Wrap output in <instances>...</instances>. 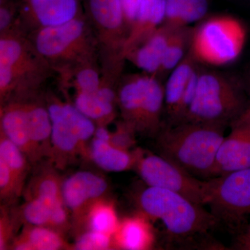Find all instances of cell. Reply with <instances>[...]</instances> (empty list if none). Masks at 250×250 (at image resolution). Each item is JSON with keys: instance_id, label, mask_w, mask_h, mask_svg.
Returning <instances> with one entry per match:
<instances>
[{"instance_id": "5bb4252c", "label": "cell", "mask_w": 250, "mask_h": 250, "mask_svg": "<svg viewBox=\"0 0 250 250\" xmlns=\"http://www.w3.org/2000/svg\"><path fill=\"white\" fill-rule=\"evenodd\" d=\"M149 75L131 77L121 87L119 93L125 123L137 132L146 102Z\"/></svg>"}, {"instance_id": "f1b7e54d", "label": "cell", "mask_w": 250, "mask_h": 250, "mask_svg": "<svg viewBox=\"0 0 250 250\" xmlns=\"http://www.w3.org/2000/svg\"><path fill=\"white\" fill-rule=\"evenodd\" d=\"M36 197H39L46 203L54 207L62 200V187L58 181L52 177H46L41 181L36 189Z\"/></svg>"}, {"instance_id": "ba28073f", "label": "cell", "mask_w": 250, "mask_h": 250, "mask_svg": "<svg viewBox=\"0 0 250 250\" xmlns=\"http://www.w3.org/2000/svg\"><path fill=\"white\" fill-rule=\"evenodd\" d=\"M52 121L51 141L59 152H74L95 134L93 122L76 106L53 104L48 108Z\"/></svg>"}, {"instance_id": "4316f807", "label": "cell", "mask_w": 250, "mask_h": 250, "mask_svg": "<svg viewBox=\"0 0 250 250\" xmlns=\"http://www.w3.org/2000/svg\"><path fill=\"white\" fill-rule=\"evenodd\" d=\"M52 207L43 200L35 197L24 206L23 215L26 221L30 225L45 227L49 225Z\"/></svg>"}, {"instance_id": "277c9868", "label": "cell", "mask_w": 250, "mask_h": 250, "mask_svg": "<svg viewBox=\"0 0 250 250\" xmlns=\"http://www.w3.org/2000/svg\"><path fill=\"white\" fill-rule=\"evenodd\" d=\"M246 39V28L238 18L225 14L207 16L192 28L189 52L204 66H225L241 56Z\"/></svg>"}, {"instance_id": "5b68a950", "label": "cell", "mask_w": 250, "mask_h": 250, "mask_svg": "<svg viewBox=\"0 0 250 250\" xmlns=\"http://www.w3.org/2000/svg\"><path fill=\"white\" fill-rule=\"evenodd\" d=\"M206 206L219 223L238 231L250 217V167L205 180Z\"/></svg>"}, {"instance_id": "1f68e13d", "label": "cell", "mask_w": 250, "mask_h": 250, "mask_svg": "<svg viewBox=\"0 0 250 250\" xmlns=\"http://www.w3.org/2000/svg\"><path fill=\"white\" fill-rule=\"evenodd\" d=\"M19 186L17 179L10 170L9 166L0 159V190L1 197L9 195Z\"/></svg>"}, {"instance_id": "9c48e42d", "label": "cell", "mask_w": 250, "mask_h": 250, "mask_svg": "<svg viewBox=\"0 0 250 250\" xmlns=\"http://www.w3.org/2000/svg\"><path fill=\"white\" fill-rule=\"evenodd\" d=\"M229 127L218 149L213 177L250 167V104Z\"/></svg>"}, {"instance_id": "6da1fadb", "label": "cell", "mask_w": 250, "mask_h": 250, "mask_svg": "<svg viewBox=\"0 0 250 250\" xmlns=\"http://www.w3.org/2000/svg\"><path fill=\"white\" fill-rule=\"evenodd\" d=\"M228 127L192 122L164 124L156 136L159 154L197 178H212L218 149Z\"/></svg>"}, {"instance_id": "e0dca14e", "label": "cell", "mask_w": 250, "mask_h": 250, "mask_svg": "<svg viewBox=\"0 0 250 250\" xmlns=\"http://www.w3.org/2000/svg\"><path fill=\"white\" fill-rule=\"evenodd\" d=\"M29 6L39 22L45 26L59 25L75 19L77 0H29Z\"/></svg>"}, {"instance_id": "f35d334b", "label": "cell", "mask_w": 250, "mask_h": 250, "mask_svg": "<svg viewBox=\"0 0 250 250\" xmlns=\"http://www.w3.org/2000/svg\"><path fill=\"white\" fill-rule=\"evenodd\" d=\"M248 1H250V0H248Z\"/></svg>"}, {"instance_id": "52a82bcc", "label": "cell", "mask_w": 250, "mask_h": 250, "mask_svg": "<svg viewBox=\"0 0 250 250\" xmlns=\"http://www.w3.org/2000/svg\"><path fill=\"white\" fill-rule=\"evenodd\" d=\"M200 67L188 51L168 75L164 85L166 125H177L184 121L195 93Z\"/></svg>"}, {"instance_id": "74e56055", "label": "cell", "mask_w": 250, "mask_h": 250, "mask_svg": "<svg viewBox=\"0 0 250 250\" xmlns=\"http://www.w3.org/2000/svg\"><path fill=\"white\" fill-rule=\"evenodd\" d=\"M243 81L245 88H246L247 94H248V97H249L250 101V65L249 68L248 69V71H247L245 80Z\"/></svg>"}, {"instance_id": "8fae6325", "label": "cell", "mask_w": 250, "mask_h": 250, "mask_svg": "<svg viewBox=\"0 0 250 250\" xmlns=\"http://www.w3.org/2000/svg\"><path fill=\"white\" fill-rule=\"evenodd\" d=\"M83 31L84 24L75 18L59 25L45 27L36 37V48L45 57H58L80 40Z\"/></svg>"}, {"instance_id": "ac0fdd59", "label": "cell", "mask_w": 250, "mask_h": 250, "mask_svg": "<svg viewBox=\"0 0 250 250\" xmlns=\"http://www.w3.org/2000/svg\"><path fill=\"white\" fill-rule=\"evenodd\" d=\"M92 159L103 170L109 172H122L134 167L135 153L115 147L107 141L95 138L91 146Z\"/></svg>"}, {"instance_id": "44dd1931", "label": "cell", "mask_w": 250, "mask_h": 250, "mask_svg": "<svg viewBox=\"0 0 250 250\" xmlns=\"http://www.w3.org/2000/svg\"><path fill=\"white\" fill-rule=\"evenodd\" d=\"M115 97L111 88L103 87L94 93L80 92L75 99V106L90 119L103 120L113 113Z\"/></svg>"}, {"instance_id": "d6a6232c", "label": "cell", "mask_w": 250, "mask_h": 250, "mask_svg": "<svg viewBox=\"0 0 250 250\" xmlns=\"http://www.w3.org/2000/svg\"><path fill=\"white\" fill-rule=\"evenodd\" d=\"M66 208L62 199L57 202L52 207L49 225L57 228L63 227L67 220Z\"/></svg>"}, {"instance_id": "484cf974", "label": "cell", "mask_w": 250, "mask_h": 250, "mask_svg": "<svg viewBox=\"0 0 250 250\" xmlns=\"http://www.w3.org/2000/svg\"><path fill=\"white\" fill-rule=\"evenodd\" d=\"M24 153L4 134L0 141V159L5 162L14 174L18 184H21L22 176L25 173L26 164Z\"/></svg>"}, {"instance_id": "7c38bea8", "label": "cell", "mask_w": 250, "mask_h": 250, "mask_svg": "<svg viewBox=\"0 0 250 250\" xmlns=\"http://www.w3.org/2000/svg\"><path fill=\"white\" fill-rule=\"evenodd\" d=\"M174 29L161 24L142 42L129 49L126 54L138 67L156 76L160 70L166 46Z\"/></svg>"}, {"instance_id": "e575fe53", "label": "cell", "mask_w": 250, "mask_h": 250, "mask_svg": "<svg viewBox=\"0 0 250 250\" xmlns=\"http://www.w3.org/2000/svg\"><path fill=\"white\" fill-rule=\"evenodd\" d=\"M233 248L235 250H250V222L238 231Z\"/></svg>"}, {"instance_id": "d4e9b609", "label": "cell", "mask_w": 250, "mask_h": 250, "mask_svg": "<svg viewBox=\"0 0 250 250\" xmlns=\"http://www.w3.org/2000/svg\"><path fill=\"white\" fill-rule=\"evenodd\" d=\"M28 129L34 147L51 139L52 121L49 112L41 106L25 107Z\"/></svg>"}, {"instance_id": "7402d4cb", "label": "cell", "mask_w": 250, "mask_h": 250, "mask_svg": "<svg viewBox=\"0 0 250 250\" xmlns=\"http://www.w3.org/2000/svg\"><path fill=\"white\" fill-rule=\"evenodd\" d=\"M92 16L104 29L121 34L125 20L121 0H89Z\"/></svg>"}, {"instance_id": "2e32d148", "label": "cell", "mask_w": 250, "mask_h": 250, "mask_svg": "<svg viewBox=\"0 0 250 250\" xmlns=\"http://www.w3.org/2000/svg\"><path fill=\"white\" fill-rule=\"evenodd\" d=\"M208 10V0H166L162 24L172 29L189 27L207 17Z\"/></svg>"}, {"instance_id": "8d00e7d4", "label": "cell", "mask_w": 250, "mask_h": 250, "mask_svg": "<svg viewBox=\"0 0 250 250\" xmlns=\"http://www.w3.org/2000/svg\"><path fill=\"white\" fill-rule=\"evenodd\" d=\"M95 138L96 139L102 140L104 141H107L110 142L111 141V135L107 131V129L104 127H100L95 131Z\"/></svg>"}, {"instance_id": "4dcf8cb0", "label": "cell", "mask_w": 250, "mask_h": 250, "mask_svg": "<svg viewBox=\"0 0 250 250\" xmlns=\"http://www.w3.org/2000/svg\"><path fill=\"white\" fill-rule=\"evenodd\" d=\"M135 132L136 131L125 123L124 126L118 130L116 134L111 136L110 143L115 147L128 151L135 143Z\"/></svg>"}, {"instance_id": "836d02e7", "label": "cell", "mask_w": 250, "mask_h": 250, "mask_svg": "<svg viewBox=\"0 0 250 250\" xmlns=\"http://www.w3.org/2000/svg\"><path fill=\"white\" fill-rule=\"evenodd\" d=\"M121 1L125 20L126 22L134 24L139 14L142 0H121Z\"/></svg>"}, {"instance_id": "4fadbf2b", "label": "cell", "mask_w": 250, "mask_h": 250, "mask_svg": "<svg viewBox=\"0 0 250 250\" xmlns=\"http://www.w3.org/2000/svg\"><path fill=\"white\" fill-rule=\"evenodd\" d=\"M113 235L116 244L123 250H147L154 242V231L145 214L125 218Z\"/></svg>"}, {"instance_id": "ffe728a7", "label": "cell", "mask_w": 250, "mask_h": 250, "mask_svg": "<svg viewBox=\"0 0 250 250\" xmlns=\"http://www.w3.org/2000/svg\"><path fill=\"white\" fill-rule=\"evenodd\" d=\"M192 28L189 26L172 31L166 47L160 70L156 75L159 80L168 76L187 56L191 42Z\"/></svg>"}, {"instance_id": "d6986e66", "label": "cell", "mask_w": 250, "mask_h": 250, "mask_svg": "<svg viewBox=\"0 0 250 250\" xmlns=\"http://www.w3.org/2000/svg\"><path fill=\"white\" fill-rule=\"evenodd\" d=\"M1 126L3 134L24 154H33L35 147L29 136L25 107H12L5 111L1 118Z\"/></svg>"}, {"instance_id": "3957f363", "label": "cell", "mask_w": 250, "mask_h": 250, "mask_svg": "<svg viewBox=\"0 0 250 250\" xmlns=\"http://www.w3.org/2000/svg\"><path fill=\"white\" fill-rule=\"evenodd\" d=\"M139 202L143 214L161 220L174 239L207 234L220 224L204 206L161 188L148 187L140 195Z\"/></svg>"}, {"instance_id": "603a6c76", "label": "cell", "mask_w": 250, "mask_h": 250, "mask_svg": "<svg viewBox=\"0 0 250 250\" xmlns=\"http://www.w3.org/2000/svg\"><path fill=\"white\" fill-rule=\"evenodd\" d=\"M64 246L62 237L45 227L34 226L26 231L15 244L16 250H55Z\"/></svg>"}, {"instance_id": "f546056e", "label": "cell", "mask_w": 250, "mask_h": 250, "mask_svg": "<svg viewBox=\"0 0 250 250\" xmlns=\"http://www.w3.org/2000/svg\"><path fill=\"white\" fill-rule=\"evenodd\" d=\"M77 83L82 93H94L100 88L98 74L93 69H84L79 72Z\"/></svg>"}, {"instance_id": "9a60e30c", "label": "cell", "mask_w": 250, "mask_h": 250, "mask_svg": "<svg viewBox=\"0 0 250 250\" xmlns=\"http://www.w3.org/2000/svg\"><path fill=\"white\" fill-rule=\"evenodd\" d=\"M166 0H142L139 14L125 47V53L150 35L164 22Z\"/></svg>"}, {"instance_id": "83f0119b", "label": "cell", "mask_w": 250, "mask_h": 250, "mask_svg": "<svg viewBox=\"0 0 250 250\" xmlns=\"http://www.w3.org/2000/svg\"><path fill=\"white\" fill-rule=\"evenodd\" d=\"M111 236L90 230L77 239L75 249L81 250H107L111 246Z\"/></svg>"}, {"instance_id": "30bf717a", "label": "cell", "mask_w": 250, "mask_h": 250, "mask_svg": "<svg viewBox=\"0 0 250 250\" xmlns=\"http://www.w3.org/2000/svg\"><path fill=\"white\" fill-rule=\"evenodd\" d=\"M107 187L106 181L96 174L86 171L78 172L62 184V200L67 208L76 211L88 202L101 197Z\"/></svg>"}, {"instance_id": "7a4b0ae2", "label": "cell", "mask_w": 250, "mask_h": 250, "mask_svg": "<svg viewBox=\"0 0 250 250\" xmlns=\"http://www.w3.org/2000/svg\"><path fill=\"white\" fill-rule=\"evenodd\" d=\"M250 104L243 80L201 65L195 93L183 122L229 127Z\"/></svg>"}, {"instance_id": "cb8c5ba5", "label": "cell", "mask_w": 250, "mask_h": 250, "mask_svg": "<svg viewBox=\"0 0 250 250\" xmlns=\"http://www.w3.org/2000/svg\"><path fill=\"white\" fill-rule=\"evenodd\" d=\"M88 225L92 231L114 234L120 222L114 207L108 202H98L93 205L88 213Z\"/></svg>"}, {"instance_id": "8992f818", "label": "cell", "mask_w": 250, "mask_h": 250, "mask_svg": "<svg viewBox=\"0 0 250 250\" xmlns=\"http://www.w3.org/2000/svg\"><path fill=\"white\" fill-rule=\"evenodd\" d=\"M135 155L134 167L148 187L171 190L195 203L206 206L205 180L194 177L159 154L139 150L135 152Z\"/></svg>"}, {"instance_id": "d590c367", "label": "cell", "mask_w": 250, "mask_h": 250, "mask_svg": "<svg viewBox=\"0 0 250 250\" xmlns=\"http://www.w3.org/2000/svg\"><path fill=\"white\" fill-rule=\"evenodd\" d=\"M11 20V16L9 10L5 9L4 7L1 8V11H0V26H1V29H4L7 27L8 24Z\"/></svg>"}]
</instances>
